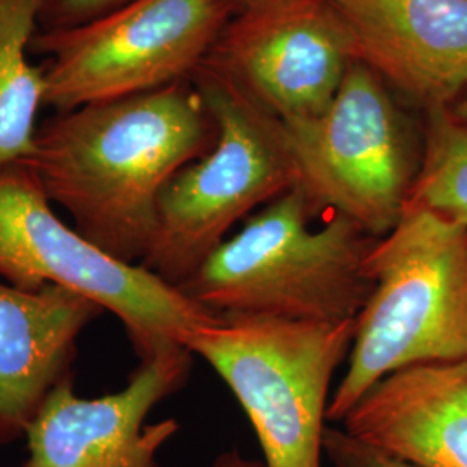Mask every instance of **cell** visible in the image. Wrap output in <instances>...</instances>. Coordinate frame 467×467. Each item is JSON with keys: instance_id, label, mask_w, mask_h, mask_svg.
Segmentation results:
<instances>
[{"instance_id": "16", "label": "cell", "mask_w": 467, "mask_h": 467, "mask_svg": "<svg viewBox=\"0 0 467 467\" xmlns=\"http://www.w3.org/2000/svg\"><path fill=\"white\" fill-rule=\"evenodd\" d=\"M134 0H44L38 32H61L96 21Z\"/></svg>"}, {"instance_id": "17", "label": "cell", "mask_w": 467, "mask_h": 467, "mask_svg": "<svg viewBox=\"0 0 467 467\" xmlns=\"http://www.w3.org/2000/svg\"><path fill=\"white\" fill-rule=\"evenodd\" d=\"M324 457L334 467H414L351 438L343 428H326Z\"/></svg>"}, {"instance_id": "18", "label": "cell", "mask_w": 467, "mask_h": 467, "mask_svg": "<svg viewBox=\"0 0 467 467\" xmlns=\"http://www.w3.org/2000/svg\"><path fill=\"white\" fill-rule=\"evenodd\" d=\"M210 467H265L262 461L250 459L244 453L237 449L222 451L220 455L215 457V461L212 462Z\"/></svg>"}, {"instance_id": "5", "label": "cell", "mask_w": 467, "mask_h": 467, "mask_svg": "<svg viewBox=\"0 0 467 467\" xmlns=\"http://www.w3.org/2000/svg\"><path fill=\"white\" fill-rule=\"evenodd\" d=\"M355 333L357 317H225L196 329L185 348L231 388L260 441L264 466L324 467L331 383Z\"/></svg>"}, {"instance_id": "2", "label": "cell", "mask_w": 467, "mask_h": 467, "mask_svg": "<svg viewBox=\"0 0 467 467\" xmlns=\"http://www.w3.org/2000/svg\"><path fill=\"white\" fill-rule=\"evenodd\" d=\"M312 217L293 187L225 239L179 289L222 318L358 317L374 289L364 264L378 237L336 213L312 231Z\"/></svg>"}, {"instance_id": "3", "label": "cell", "mask_w": 467, "mask_h": 467, "mask_svg": "<svg viewBox=\"0 0 467 467\" xmlns=\"http://www.w3.org/2000/svg\"><path fill=\"white\" fill-rule=\"evenodd\" d=\"M364 268L374 289L329 401L333 422L395 370L467 360V223L405 208L378 237Z\"/></svg>"}, {"instance_id": "13", "label": "cell", "mask_w": 467, "mask_h": 467, "mask_svg": "<svg viewBox=\"0 0 467 467\" xmlns=\"http://www.w3.org/2000/svg\"><path fill=\"white\" fill-rule=\"evenodd\" d=\"M351 438L414 467H467V360L395 370L339 422Z\"/></svg>"}, {"instance_id": "20", "label": "cell", "mask_w": 467, "mask_h": 467, "mask_svg": "<svg viewBox=\"0 0 467 467\" xmlns=\"http://www.w3.org/2000/svg\"><path fill=\"white\" fill-rule=\"evenodd\" d=\"M451 109L457 117L467 121V94L462 99H457V102L451 106Z\"/></svg>"}, {"instance_id": "7", "label": "cell", "mask_w": 467, "mask_h": 467, "mask_svg": "<svg viewBox=\"0 0 467 467\" xmlns=\"http://www.w3.org/2000/svg\"><path fill=\"white\" fill-rule=\"evenodd\" d=\"M283 123L312 215L331 210L374 237L399 223L422 142L370 67L355 59L324 113Z\"/></svg>"}, {"instance_id": "10", "label": "cell", "mask_w": 467, "mask_h": 467, "mask_svg": "<svg viewBox=\"0 0 467 467\" xmlns=\"http://www.w3.org/2000/svg\"><path fill=\"white\" fill-rule=\"evenodd\" d=\"M192 370L185 347L142 360L117 393L82 399L73 378L59 384L26 431L23 467H163L158 455L179 433L175 419L146 424Z\"/></svg>"}, {"instance_id": "1", "label": "cell", "mask_w": 467, "mask_h": 467, "mask_svg": "<svg viewBox=\"0 0 467 467\" xmlns=\"http://www.w3.org/2000/svg\"><path fill=\"white\" fill-rule=\"evenodd\" d=\"M206 102L184 80L132 98L56 113L23 165L92 244L140 264L168 181L217 142Z\"/></svg>"}, {"instance_id": "14", "label": "cell", "mask_w": 467, "mask_h": 467, "mask_svg": "<svg viewBox=\"0 0 467 467\" xmlns=\"http://www.w3.org/2000/svg\"><path fill=\"white\" fill-rule=\"evenodd\" d=\"M44 0H0V171L34 150L46 69L28 59Z\"/></svg>"}, {"instance_id": "19", "label": "cell", "mask_w": 467, "mask_h": 467, "mask_svg": "<svg viewBox=\"0 0 467 467\" xmlns=\"http://www.w3.org/2000/svg\"><path fill=\"white\" fill-rule=\"evenodd\" d=\"M225 2H227L229 7L233 9L234 15H239V13L254 9V7H258V5L268 4V2H272V0H225Z\"/></svg>"}, {"instance_id": "15", "label": "cell", "mask_w": 467, "mask_h": 467, "mask_svg": "<svg viewBox=\"0 0 467 467\" xmlns=\"http://www.w3.org/2000/svg\"><path fill=\"white\" fill-rule=\"evenodd\" d=\"M405 208L467 223V121L449 106L426 111L422 160Z\"/></svg>"}, {"instance_id": "12", "label": "cell", "mask_w": 467, "mask_h": 467, "mask_svg": "<svg viewBox=\"0 0 467 467\" xmlns=\"http://www.w3.org/2000/svg\"><path fill=\"white\" fill-rule=\"evenodd\" d=\"M102 314L61 285L23 291L0 281V447L25 438L50 393L73 378L77 341Z\"/></svg>"}, {"instance_id": "6", "label": "cell", "mask_w": 467, "mask_h": 467, "mask_svg": "<svg viewBox=\"0 0 467 467\" xmlns=\"http://www.w3.org/2000/svg\"><path fill=\"white\" fill-rule=\"evenodd\" d=\"M0 279L23 291L47 284L77 291L111 312L139 360L185 347L222 320L140 264L108 254L57 217L23 163L0 171Z\"/></svg>"}, {"instance_id": "9", "label": "cell", "mask_w": 467, "mask_h": 467, "mask_svg": "<svg viewBox=\"0 0 467 467\" xmlns=\"http://www.w3.org/2000/svg\"><path fill=\"white\" fill-rule=\"evenodd\" d=\"M355 52L331 0H272L231 19L202 61L283 119L317 117Z\"/></svg>"}, {"instance_id": "11", "label": "cell", "mask_w": 467, "mask_h": 467, "mask_svg": "<svg viewBox=\"0 0 467 467\" xmlns=\"http://www.w3.org/2000/svg\"><path fill=\"white\" fill-rule=\"evenodd\" d=\"M355 59L424 111L467 90V0H331Z\"/></svg>"}, {"instance_id": "8", "label": "cell", "mask_w": 467, "mask_h": 467, "mask_svg": "<svg viewBox=\"0 0 467 467\" xmlns=\"http://www.w3.org/2000/svg\"><path fill=\"white\" fill-rule=\"evenodd\" d=\"M231 15L225 0H134L71 30L36 32L46 106L65 113L189 80Z\"/></svg>"}, {"instance_id": "4", "label": "cell", "mask_w": 467, "mask_h": 467, "mask_svg": "<svg viewBox=\"0 0 467 467\" xmlns=\"http://www.w3.org/2000/svg\"><path fill=\"white\" fill-rule=\"evenodd\" d=\"M217 123V142L181 168L158 200L156 231L140 265L181 287L234 223L298 185L283 121L227 77L201 65L191 77Z\"/></svg>"}]
</instances>
